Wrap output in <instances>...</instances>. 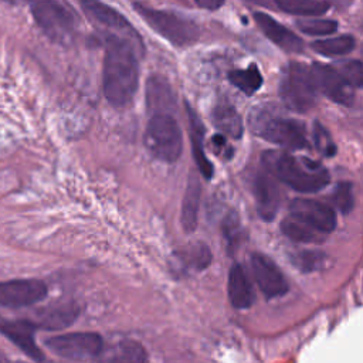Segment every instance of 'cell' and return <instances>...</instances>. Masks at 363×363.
Returning a JSON list of instances; mask_svg holds the SVG:
<instances>
[{"instance_id":"obj_1","label":"cell","mask_w":363,"mask_h":363,"mask_svg":"<svg viewBox=\"0 0 363 363\" xmlns=\"http://www.w3.org/2000/svg\"><path fill=\"white\" fill-rule=\"evenodd\" d=\"M138 51L143 48L120 34L106 37V57L102 69V91L115 108H124L134 99L139 83Z\"/></svg>"},{"instance_id":"obj_2","label":"cell","mask_w":363,"mask_h":363,"mask_svg":"<svg viewBox=\"0 0 363 363\" xmlns=\"http://www.w3.org/2000/svg\"><path fill=\"white\" fill-rule=\"evenodd\" d=\"M277 180L299 193H317L329 185L331 175L318 161L311 158H297L290 153L267 152L263 158Z\"/></svg>"},{"instance_id":"obj_3","label":"cell","mask_w":363,"mask_h":363,"mask_svg":"<svg viewBox=\"0 0 363 363\" xmlns=\"http://www.w3.org/2000/svg\"><path fill=\"white\" fill-rule=\"evenodd\" d=\"M250 124L254 134L270 143L294 150L306 149L309 146L305 125L298 120L280 117L271 110L258 107L252 111Z\"/></svg>"},{"instance_id":"obj_4","label":"cell","mask_w":363,"mask_h":363,"mask_svg":"<svg viewBox=\"0 0 363 363\" xmlns=\"http://www.w3.org/2000/svg\"><path fill=\"white\" fill-rule=\"evenodd\" d=\"M318 94L309 66L292 62L284 69L280 81V97L288 110L295 113L313 110Z\"/></svg>"},{"instance_id":"obj_5","label":"cell","mask_w":363,"mask_h":363,"mask_svg":"<svg viewBox=\"0 0 363 363\" xmlns=\"http://www.w3.org/2000/svg\"><path fill=\"white\" fill-rule=\"evenodd\" d=\"M143 141L152 157L165 164L176 162L183 150L180 127L171 114H155L146 125Z\"/></svg>"},{"instance_id":"obj_6","label":"cell","mask_w":363,"mask_h":363,"mask_svg":"<svg viewBox=\"0 0 363 363\" xmlns=\"http://www.w3.org/2000/svg\"><path fill=\"white\" fill-rule=\"evenodd\" d=\"M135 12L165 40L175 47H187L196 43L200 37L199 26L180 15L168 10H158L141 3H134Z\"/></svg>"},{"instance_id":"obj_7","label":"cell","mask_w":363,"mask_h":363,"mask_svg":"<svg viewBox=\"0 0 363 363\" xmlns=\"http://www.w3.org/2000/svg\"><path fill=\"white\" fill-rule=\"evenodd\" d=\"M31 15L44 34L57 43H66L73 37L74 16L57 0H29Z\"/></svg>"},{"instance_id":"obj_8","label":"cell","mask_w":363,"mask_h":363,"mask_svg":"<svg viewBox=\"0 0 363 363\" xmlns=\"http://www.w3.org/2000/svg\"><path fill=\"white\" fill-rule=\"evenodd\" d=\"M45 346L67 360H91L102 353L104 341L94 332H73L48 338Z\"/></svg>"},{"instance_id":"obj_9","label":"cell","mask_w":363,"mask_h":363,"mask_svg":"<svg viewBox=\"0 0 363 363\" xmlns=\"http://www.w3.org/2000/svg\"><path fill=\"white\" fill-rule=\"evenodd\" d=\"M311 67L318 92L345 107L355 104V87L341 74L335 66L314 63Z\"/></svg>"},{"instance_id":"obj_10","label":"cell","mask_w":363,"mask_h":363,"mask_svg":"<svg viewBox=\"0 0 363 363\" xmlns=\"http://www.w3.org/2000/svg\"><path fill=\"white\" fill-rule=\"evenodd\" d=\"M290 215L325 236L336 227V215L332 207L311 199H295L290 204Z\"/></svg>"},{"instance_id":"obj_11","label":"cell","mask_w":363,"mask_h":363,"mask_svg":"<svg viewBox=\"0 0 363 363\" xmlns=\"http://www.w3.org/2000/svg\"><path fill=\"white\" fill-rule=\"evenodd\" d=\"M251 270L258 288L267 299L280 298L288 292V283L283 271L266 254H251Z\"/></svg>"},{"instance_id":"obj_12","label":"cell","mask_w":363,"mask_h":363,"mask_svg":"<svg viewBox=\"0 0 363 363\" xmlns=\"http://www.w3.org/2000/svg\"><path fill=\"white\" fill-rule=\"evenodd\" d=\"M47 285L38 280H13L0 283V306H30L47 297Z\"/></svg>"},{"instance_id":"obj_13","label":"cell","mask_w":363,"mask_h":363,"mask_svg":"<svg viewBox=\"0 0 363 363\" xmlns=\"http://www.w3.org/2000/svg\"><path fill=\"white\" fill-rule=\"evenodd\" d=\"M81 8L85 12V15L90 16L97 23L114 30L115 34L127 37L132 43L143 48L139 34L127 20V17L121 15L117 9L106 5L104 2H101V0H81Z\"/></svg>"},{"instance_id":"obj_14","label":"cell","mask_w":363,"mask_h":363,"mask_svg":"<svg viewBox=\"0 0 363 363\" xmlns=\"http://www.w3.org/2000/svg\"><path fill=\"white\" fill-rule=\"evenodd\" d=\"M254 196L258 216L264 222H273L280 209L281 193L277 178L269 169H264L263 172L258 173L255 179Z\"/></svg>"},{"instance_id":"obj_15","label":"cell","mask_w":363,"mask_h":363,"mask_svg":"<svg viewBox=\"0 0 363 363\" xmlns=\"http://www.w3.org/2000/svg\"><path fill=\"white\" fill-rule=\"evenodd\" d=\"M36 324L31 320H6L0 318V334L10 339L22 352L33 360H44L41 349L34 341Z\"/></svg>"},{"instance_id":"obj_16","label":"cell","mask_w":363,"mask_h":363,"mask_svg":"<svg viewBox=\"0 0 363 363\" xmlns=\"http://www.w3.org/2000/svg\"><path fill=\"white\" fill-rule=\"evenodd\" d=\"M254 22L260 30L266 34L269 40H271L277 47L287 51V53H301L305 44L294 31L278 23L274 17L264 12H255L252 15Z\"/></svg>"},{"instance_id":"obj_17","label":"cell","mask_w":363,"mask_h":363,"mask_svg":"<svg viewBox=\"0 0 363 363\" xmlns=\"http://www.w3.org/2000/svg\"><path fill=\"white\" fill-rule=\"evenodd\" d=\"M146 107L155 114H171L176 107L171 84L159 76H152L146 83Z\"/></svg>"},{"instance_id":"obj_18","label":"cell","mask_w":363,"mask_h":363,"mask_svg":"<svg viewBox=\"0 0 363 363\" xmlns=\"http://www.w3.org/2000/svg\"><path fill=\"white\" fill-rule=\"evenodd\" d=\"M227 291L232 305L237 309H247L254 304L255 297L252 285L247 277V273L240 264H234L230 269Z\"/></svg>"},{"instance_id":"obj_19","label":"cell","mask_w":363,"mask_h":363,"mask_svg":"<svg viewBox=\"0 0 363 363\" xmlns=\"http://www.w3.org/2000/svg\"><path fill=\"white\" fill-rule=\"evenodd\" d=\"M78 317V308L74 305H57L48 306L37 313V318L33 321L37 328L47 331H56L70 327Z\"/></svg>"},{"instance_id":"obj_20","label":"cell","mask_w":363,"mask_h":363,"mask_svg":"<svg viewBox=\"0 0 363 363\" xmlns=\"http://www.w3.org/2000/svg\"><path fill=\"white\" fill-rule=\"evenodd\" d=\"M187 117H189V128H190V141H192V152L193 157L196 161V165L200 171V173L203 175L204 179L211 180L213 178V165L212 162L207 159L206 153H204V148H203V138H204V127L200 121V118L196 115V113L187 106Z\"/></svg>"},{"instance_id":"obj_21","label":"cell","mask_w":363,"mask_h":363,"mask_svg":"<svg viewBox=\"0 0 363 363\" xmlns=\"http://www.w3.org/2000/svg\"><path fill=\"white\" fill-rule=\"evenodd\" d=\"M201 197V183L196 175H190L185 197L182 200V216L180 223L186 233H193L197 227L199 207Z\"/></svg>"},{"instance_id":"obj_22","label":"cell","mask_w":363,"mask_h":363,"mask_svg":"<svg viewBox=\"0 0 363 363\" xmlns=\"http://www.w3.org/2000/svg\"><path fill=\"white\" fill-rule=\"evenodd\" d=\"M212 121L215 127L225 135L234 139H240L243 136L244 132L243 121L239 113L236 111V108L230 106L229 102L218 104L212 114Z\"/></svg>"},{"instance_id":"obj_23","label":"cell","mask_w":363,"mask_h":363,"mask_svg":"<svg viewBox=\"0 0 363 363\" xmlns=\"http://www.w3.org/2000/svg\"><path fill=\"white\" fill-rule=\"evenodd\" d=\"M274 2L278 10L301 17L322 16L331 9L328 0H274Z\"/></svg>"},{"instance_id":"obj_24","label":"cell","mask_w":363,"mask_h":363,"mask_svg":"<svg viewBox=\"0 0 363 363\" xmlns=\"http://www.w3.org/2000/svg\"><path fill=\"white\" fill-rule=\"evenodd\" d=\"M355 47H356V40L350 34H342L327 40H317L311 44V48H313L315 53L325 57L346 56L352 53Z\"/></svg>"},{"instance_id":"obj_25","label":"cell","mask_w":363,"mask_h":363,"mask_svg":"<svg viewBox=\"0 0 363 363\" xmlns=\"http://www.w3.org/2000/svg\"><path fill=\"white\" fill-rule=\"evenodd\" d=\"M281 230L292 241L305 243V244H320V243H324L325 237H327L325 234H322L314 229H311L309 226H306L305 223L292 218L291 215L283 220Z\"/></svg>"},{"instance_id":"obj_26","label":"cell","mask_w":363,"mask_h":363,"mask_svg":"<svg viewBox=\"0 0 363 363\" xmlns=\"http://www.w3.org/2000/svg\"><path fill=\"white\" fill-rule=\"evenodd\" d=\"M229 81L245 95H252L263 85V76L257 64H250L244 70H233L229 73Z\"/></svg>"},{"instance_id":"obj_27","label":"cell","mask_w":363,"mask_h":363,"mask_svg":"<svg viewBox=\"0 0 363 363\" xmlns=\"http://www.w3.org/2000/svg\"><path fill=\"white\" fill-rule=\"evenodd\" d=\"M295 26L304 34L314 37L334 34L339 27L338 22L331 19H299L295 22Z\"/></svg>"},{"instance_id":"obj_28","label":"cell","mask_w":363,"mask_h":363,"mask_svg":"<svg viewBox=\"0 0 363 363\" xmlns=\"http://www.w3.org/2000/svg\"><path fill=\"white\" fill-rule=\"evenodd\" d=\"M180 258H183L185 264H187L190 269L201 271L211 266L212 252L206 244L199 243V244H193L186 252L180 254Z\"/></svg>"},{"instance_id":"obj_29","label":"cell","mask_w":363,"mask_h":363,"mask_svg":"<svg viewBox=\"0 0 363 363\" xmlns=\"http://www.w3.org/2000/svg\"><path fill=\"white\" fill-rule=\"evenodd\" d=\"M327 263V255L320 251H301L292 257V264L301 271L309 273L322 269Z\"/></svg>"},{"instance_id":"obj_30","label":"cell","mask_w":363,"mask_h":363,"mask_svg":"<svg viewBox=\"0 0 363 363\" xmlns=\"http://www.w3.org/2000/svg\"><path fill=\"white\" fill-rule=\"evenodd\" d=\"M332 201L342 215H349L355 206L353 185L350 182H339L332 193Z\"/></svg>"},{"instance_id":"obj_31","label":"cell","mask_w":363,"mask_h":363,"mask_svg":"<svg viewBox=\"0 0 363 363\" xmlns=\"http://www.w3.org/2000/svg\"><path fill=\"white\" fill-rule=\"evenodd\" d=\"M314 142L317 150L327 158H332L336 155V145L331 138V134L321 122H315L314 125Z\"/></svg>"},{"instance_id":"obj_32","label":"cell","mask_w":363,"mask_h":363,"mask_svg":"<svg viewBox=\"0 0 363 363\" xmlns=\"http://www.w3.org/2000/svg\"><path fill=\"white\" fill-rule=\"evenodd\" d=\"M115 360H125V362H145L148 359L142 346L132 341H124L120 343L117 349V355L114 356Z\"/></svg>"},{"instance_id":"obj_33","label":"cell","mask_w":363,"mask_h":363,"mask_svg":"<svg viewBox=\"0 0 363 363\" xmlns=\"http://www.w3.org/2000/svg\"><path fill=\"white\" fill-rule=\"evenodd\" d=\"M341 74L356 88L359 90L363 84V66L359 60H350L345 62L342 64L335 66Z\"/></svg>"},{"instance_id":"obj_34","label":"cell","mask_w":363,"mask_h":363,"mask_svg":"<svg viewBox=\"0 0 363 363\" xmlns=\"http://www.w3.org/2000/svg\"><path fill=\"white\" fill-rule=\"evenodd\" d=\"M223 230H225V236H226V240L229 241L230 247L233 245L234 241H239L241 225H240V220H239L236 213H232L230 216L226 218L225 225H223Z\"/></svg>"},{"instance_id":"obj_35","label":"cell","mask_w":363,"mask_h":363,"mask_svg":"<svg viewBox=\"0 0 363 363\" xmlns=\"http://www.w3.org/2000/svg\"><path fill=\"white\" fill-rule=\"evenodd\" d=\"M212 143H213V148H215V152H218L219 155H222V152L225 150V158H230L232 155L227 153V150L230 149L229 143H227V139L223 136V135H215V138L212 139Z\"/></svg>"},{"instance_id":"obj_36","label":"cell","mask_w":363,"mask_h":363,"mask_svg":"<svg viewBox=\"0 0 363 363\" xmlns=\"http://www.w3.org/2000/svg\"><path fill=\"white\" fill-rule=\"evenodd\" d=\"M225 2H226V0H194V3L199 8L206 9V10H211V12L222 9Z\"/></svg>"},{"instance_id":"obj_37","label":"cell","mask_w":363,"mask_h":363,"mask_svg":"<svg viewBox=\"0 0 363 363\" xmlns=\"http://www.w3.org/2000/svg\"><path fill=\"white\" fill-rule=\"evenodd\" d=\"M245 2L252 3V5H257V6H263V8H267V9L276 8V2H274V0H245ZM276 9H277V8H276Z\"/></svg>"},{"instance_id":"obj_38","label":"cell","mask_w":363,"mask_h":363,"mask_svg":"<svg viewBox=\"0 0 363 363\" xmlns=\"http://www.w3.org/2000/svg\"><path fill=\"white\" fill-rule=\"evenodd\" d=\"M5 2H8V3H10V5H15V6H17V5H22V3H27L29 0H5Z\"/></svg>"}]
</instances>
